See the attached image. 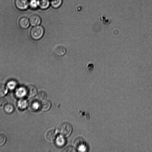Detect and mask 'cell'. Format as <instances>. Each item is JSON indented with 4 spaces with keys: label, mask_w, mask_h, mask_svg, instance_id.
<instances>
[{
    "label": "cell",
    "mask_w": 152,
    "mask_h": 152,
    "mask_svg": "<svg viewBox=\"0 0 152 152\" xmlns=\"http://www.w3.org/2000/svg\"><path fill=\"white\" fill-rule=\"evenodd\" d=\"M57 129L59 133L64 137L69 136L72 131V126L67 122H63L60 124Z\"/></svg>",
    "instance_id": "cell-1"
},
{
    "label": "cell",
    "mask_w": 152,
    "mask_h": 152,
    "mask_svg": "<svg viewBox=\"0 0 152 152\" xmlns=\"http://www.w3.org/2000/svg\"><path fill=\"white\" fill-rule=\"evenodd\" d=\"M44 33V28L41 26H37L32 28L30 31L31 37L34 40L41 39Z\"/></svg>",
    "instance_id": "cell-2"
},
{
    "label": "cell",
    "mask_w": 152,
    "mask_h": 152,
    "mask_svg": "<svg viewBox=\"0 0 152 152\" xmlns=\"http://www.w3.org/2000/svg\"><path fill=\"white\" fill-rule=\"evenodd\" d=\"M25 94L28 97L31 98L37 94V89L34 85H28L25 88Z\"/></svg>",
    "instance_id": "cell-3"
},
{
    "label": "cell",
    "mask_w": 152,
    "mask_h": 152,
    "mask_svg": "<svg viewBox=\"0 0 152 152\" xmlns=\"http://www.w3.org/2000/svg\"><path fill=\"white\" fill-rule=\"evenodd\" d=\"M15 5L18 9L24 10L29 7V1L28 0H15Z\"/></svg>",
    "instance_id": "cell-4"
},
{
    "label": "cell",
    "mask_w": 152,
    "mask_h": 152,
    "mask_svg": "<svg viewBox=\"0 0 152 152\" xmlns=\"http://www.w3.org/2000/svg\"><path fill=\"white\" fill-rule=\"evenodd\" d=\"M30 24L32 26H35L39 25L41 22L40 18L36 15H31L29 19Z\"/></svg>",
    "instance_id": "cell-5"
},
{
    "label": "cell",
    "mask_w": 152,
    "mask_h": 152,
    "mask_svg": "<svg viewBox=\"0 0 152 152\" xmlns=\"http://www.w3.org/2000/svg\"><path fill=\"white\" fill-rule=\"evenodd\" d=\"M74 144L77 148L81 149L85 147L86 142L83 137H80L75 139Z\"/></svg>",
    "instance_id": "cell-6"
},
{
    "label": "cell",
    "mask_w": 152,
    "mask_h": 152,
    "mask_svg": "<svg viewBox=\"0 0 152 152\" xmlns=\"http://www.w3.org/2000/svg\"><path fill=\"white\" fill-rule=\"evenodd\" d=\"M46 139L49 141L54 140L56 137V133L54 129H51L48 130L45 135Z\"/></svg>",
    "instance_id": "cell-7"
},
{
    "label": "cell",
    "mask_w": 152,
    "mask_h": 152,
    "mask_svg": "<svg viewBox=\"0 0 152 152\" xmlns=\"http://www.w3.org/2000/svg\"><path fill=\"white\" fill-rule=\"evenodd\" d=\"M29 20L26 17H22L19 20V25L23 29L27 28L29 27Z\"/></svg>",
    "instance_id": "cell-8"
},
{
    "label": "cell",
    "mask_w": 152,
    "mask_h": 152,
    "mask_svg": "<svg viewBox=\"0 0 152 152\" xmlns=\"http://www.w3.org/2000/svg\"><path fill=\"white\" fill-rule=\"evenodd\" d=\"M51 103L49 101L45 99L42 100L39 103V108L42 110L46 111L48 110L50 108Z\"/></svg>",
    "instance_id": "cell-9"
},
{
    "label": "cell",
    "mask_w": 152,
    "mask_h": 152,
    "mask_svg": "<svg viewBox=\"0 0 152 152\" xmlns=\"http://www.w3.org/2000/svg\"><path fill=\"white\" fill-rule=\"evenodd\" d=\"M39 103L36 99L31 100L29 103V108L32 110H35L39 107Z\"/></svg>",
    "instance_id": "cell-10"
},
{
    "label": "cell",
    "mask_w": 152,
    "mask_h": 152,
    "mask_svg": "<svg viewBox=\"0 0 152 152\" xmlns=\"http://www.w3.org/2000/svg\"><path fill=\"white\" fill-rule=\"evenodd\" d=\"M50 4L49 0H39V7L42 9L48 8Z\"/></svg>",
    "instance_id": "cell-11"
},
{
    "label": "cell",
    "mask_w": 152,
    "mask_h": 152,
    "mask_svg": "<svg viewBox=\"0 0 152 152\" xmlns=\"http://www.w3.org/2000/svg\"><path fill=\"white\" fill-rule=\"evenodd\" d=\"M5 112L9 114L12 113L14 110V108L13 105L11 104H6L4 107Z\"/></svg>",
    "instance_id": "cell-12"
},
{
    "label": "cell",
    "mask_w": 152,
    "mask_h": 152,
    "mask_svg": "<svg viewBox=\"0 0 152 152\" xmlns=\"http://www.w3.org/2000/svg\"><path fill=\"white\" fill-rule=\"evenodd\" d=\"M62 3V0H51V4L53 7L57 8L61 5Z\"/></svg>",
    "instance_id": "cell-13"
},
{
    "label": "cell",
    "mask_w": 152,
    "mask_h": 152,
    "mask_svg": "<svg viewBox=\"0 0 152 152\" xmlns=\"http://www.w3.org/2000/svg\"><path fill=\"white\" fill-rule=\"evenodd\" d=\"M47 97V94L44 91H39L37 94V98L39 100H43L46 99Z\"/></svg>",
    "instance_id": "cell-14"
},
{
    "label": "cell",
    "mask_w": 152,
    "mask_h": 152,
    "mask_svg": "<svg viewBox=\"0 0 152 152\" xmlns=\"http://www.w3.org/2000/svg\"><path fill=\"white\" fill-rule=\"evenodd\" d=\"M7 89L5 85L3 83H0V97H2L7 93Z\"/></svg>",
    "instance_id": "cell-15"
},
{
    "label": "cell",
    "mask_w": 152,
    "mask_h": 152,
    "mask_svg": "<svg viewBox=\"0 0 152 152\" xmlns=\"http://www.w3.org/2000/svg\"><path fill=\"white\" fill-rule=\"evenodd\" d=\"M29 6L33 9L37 8L39 6V1L37 0H30L29 1Z\"/></svg>",
    "instance_id": "cell-16"
},
{
    "label": "cell",
    "mask_w": 152,
    "mask_h": 152,
    "mask_svg": "<svg viewBox=\"0 0 152 152\" xmlns=\"http://www.w3.org/2000/svg\"><path fill=\"white\" fill-rule=\"evenodd\" d=\"M66 49L64 48L61 47H58L55 50L56 53L57 55L60 56L64 55L66 52Z\"/></svg>",
    "instance_id": "cell-17"
},
{
    "label": "cell",
    "mask_w": 152,
    "mask_h": 152,
    "mask_svg": "<svg viewBox=\"0 0 152 152\" xmlns=\"http://www.w3.org/2000/svg\"><path fill=\"white\" fill-rule=\"evenodd\" d=\"M56 143L59 146H63L65 143L64 139L61 137H59L56 140Z\"/></svg>",
    "instance_id": "cell-18"
},
{
    "label": "cell",
    "mask_w": 152,
    "mask_h": 152,
    "mask_svg": "<svg viewBox=\"0 0 152 152\" xmlns=\"http://www.w3.org/2000/svg\"><path fill=\"white\" fill-rule=\"evenodd\" d=\"M6 140L5 135L3 134L0 133V146L4 144Z\"/></svg>",
    "instance_id": "cell-19"
},
{
    "label": "cell",
    "mask_w": 152,
    "mask_h": 152,
    "mask_svg": "<svg viewBox=\"0 0 152 152\" xmlns=\"http://www.w3.org/2000/svg\"><path fill=\"white\" fill-rule=\"evenodd\" d=\"M7 101L5 98L0 97V108H2L4 107L7 104Z\"/></svg>",
    "instance_id": "cell-20"
},
{
    "label": "cell",
    "mask_w": 152,
    "mask_h": 152,
    "mask_svg": "<svg viewBox=\"0 0 152 152\" xmlns=\"http://www.w3.org/2000/svg\"><path fill=\"white\" fill-rule=\"evenodd\" d=\"M62 151L63 152H75L76 151L73 147L69 146L64 148Z\"/></svg>",
    "instance_id": "cell-21"
}]
</instances>
